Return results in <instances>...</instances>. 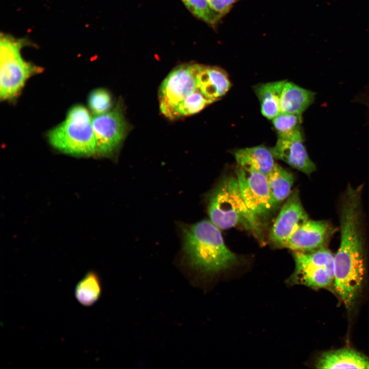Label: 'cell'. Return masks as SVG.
I'll list each match as a JSON object with an SVG mask.
<instances>
[{"mask_svg": "<svg viewBox=\"0 0 369 369\" xmlns=\"http://www.w3.org/2000/svg\"><path fill=\"white\" fill-rule=\"evenodd\" d=\"M219 229L208 220L181 226L183 251L192 266L213 274L237 263V256L225 244Z\"/></svg>", "mask_w": 369, "mask_h": 369, "instance_id": "7a4b0ae2", "label": "cell"}, {"mask_svg": "<svg viewBox=\"0 0 369 369\" xmlns=\"http://www.w3.org/2000/svg\"><path fill=\"white\" fill-rule=\"evenodd\" d=\"M50 144L57 150L77 156L96 153V141L88 111L81 105L72 107L66 119L48 134Z\"/></svg>", "mask_w": 369, "mask_h": 369, "instance_id": "277c9868", "label": "cell"}, {"mask_svg": "<svg viewBox=\"0 0 369 369\" xmlns=\"http://www.w3.org/2000/svg\"><path fill=\"white\" fill-rule=\"evenodd\" d=\"M25 40L1 34L0 39V97L14 98L20 92L26 80L41 69L26 61L20 50Z\"/></svg>", "mask_w": 369, "mask_h": 369, "instance_id": "5b68a950", "label": "cell"}, {"mask_svg": "<svg viewBox=\"0 0 369 369\" xmlns=\"http://www.w3.org/2000/svg\"><path fill=\"white\" fill-rule=\"evenodd\" d=\"M286 80L259 84L254 87V90L260 104L262 114L272 119L280 112V98Z\"/></svg>", "mask_w": 369, "mask_h": 369, "instance_id": "e0dca14e", "label": "cell"}, {"mask_svg": "<svg viewBox=\"0 0 369 369\" xmlns=\"http://www.w3.org/2000/svg\"><path fill=\"white\" fill-rule=\"evenodd\" d=\"M340 243L334 255V286L347 307L354 303L364 280L365 239L361 206L348 202L340 209Z\"/></svg>", "mask_w": 369, "mask_h": 369, "instance_id": "6da1fadb", "label": "cell"}, {"mask_svg": "<svg viewBox=\"0 0 369 369\" xmlns=\"http://www.w3.org/2000/svg\"><path fill=\"white\" fill-rule=\"evenodd\" d=\"M199 90L213 102L223 96L231 87L227 73L221 68L200 65L197 73Z\"/></svg>", "mask_w": 369, "mask_h": 369, "instance_id": "4fadbf2b", "label": "cell"}, {"mask_svg": "<svg viewBox=\"0 0 369 369\" xmlns=\"http://www.w3.org/2000/svg\"><path fill=\"white\" fill-rule=\"evenodd\" d=\"M208 212L210 220L220 229L241 224L258 231L256 217L247 206L236 177L224 178L209 194Z\"/></svg>", "mask_w": 369, "mask_h": 369, "instance_id": "3957f363", "label": "cell"}, {"mask_svg": "<svg viewBox=\"0 0 369 369\" xmlns=\"http://www.w3.org/2000/svg\"><path fill=\"white\" fill-rule=\"evenodd\" d=\"M213 102L197 90L186 98L174 110L171 118L195 114Z\"/></svg>", "mask_w": 369, "mask_h": 369, "instance_id": "44dd1931", "label": "cell"}, {"mask_svg": "<svg viewBox=\"0 0 369 369\" xmlns=\"http://www.w3.org/2000/svg\"><path fill=\"white\" fill-rule=\"evenodd\" d=\"M88 105L95 115L106 113L112 108V97L110 93L102 88L92 91L88 98Z\"/></svg>", "mask_w": 369, "mask_h": 369, "instance_id": "603a6c76", "label": "cell"}, {"mask_svg": "<svg viewBox=\"0 0 369 369\" xmlns=\"http://www.w3.org/2000/svg\"><path fill=\"white\" fill-rule=\"evenodd\" d=\"M316 367L369 369V358L353 349H339L321 355L317 360Z\"/></svg>", "mask_w": 369, "mask_h": 369, "instance_id": "9a60e30c", "label": "cell"}, {"mask_svg": "<svg viewBox=\"0 0 369 369\" xmlns=\"http://www.w3.org/2000/svg\"><path fill=\"white\" fill-rule=\"evenodd\" d=\"M272 120L278 137L290 139H303L301 124L302 115L280 112Z\"/></svg>", "mask_w": 369, "mask_h": 369, "instance_id": "d6986e66", "label": "cell"}, {"mask_svg": "<svg viewBox=\"0 0 369 369\" xmlns=\"http://www.w3.org/2000/svg\"><path fill=\"white\" fill-rule=\"evenodd\" d=\"M334 229L325 220H308L288 238L283 248L309 252L325 248Z\"/></svg>", "mask_w": 369, "mask_h": 369, "instance_id": "8fae6325", "label": "cell"}, {"mask_svg": "<svg viewBox=\"0 0 369 369\" xmlns=\"http://www.w3.org/2000/svg\"><path fill=\"white\" fill-rule=\"evenodd\" d=\"M101 291L98 275L93 271H90L77 283L74 294L80 304L84 306H90L98 300Z\"/></svg>", "mask_w": 369, "mask_h": 369, "instance_id": "ffe728a7", "label": "cell"}, {"mask_svg": "<svg viewBox=\"0 0 369 369\" xmlns=\"http://www.w3.org/2000/svg\"><path fill=\"white\" fill-rule=\"evenodd\" d=\"M303 142V139L290 140L278 137L275 146L270 149L275 158L310 175L316 171V167L310 159Z\"/></svg>", "mask_w": 369, "mask_h": 369, "instance_id": "7c38bea8", "label": "cell"}, {"mask_svg": "<svg viewBox=\"0 0 369 369\" xmlns=\"http://www.w3.org/2000/svg\"><path fill=\"white\" fill-rule=\"evenodd\" d=\"M315 93L286 81L281 95L280 112L302 115L313 102Z\"/></svg>", "mask_w": 369, "mask_h": 369, "instance_id": "2e32d148", "label": "cell"}, {"mask_svg": "<svg viewBox=\"0 0 369 369\" xmlns=\"http://www.w3.org/2000/svg\"><path fill=\"white\" fill-rule=\"evenodd\" d=\"M238 167L250 172L268 175L276 163L270 149L261 145L240 149L234 152Z\"/></svg>", "mask_w": 369, "mask_h": 369, "instance_id": "5bb4252c", "label": "cell"}, {"mask_svg": "<svg viewBox=\"0 0 369 369\" xmlns=\"http://www.w3.org/2000/svg\"><path fill=\"white\" fill-rule=\"evenodd\" d=\"M211 9L222 17L228 13L239 0H207Z\"/></svg>", "mask_w": 369, "mask_h": 369, "instance_id": "cb8c5ba5", "label": "cell"}, {"mask_svg": "<svg viewBox=\"0 0 369 369\" xmlns=\"http://www.w3.org/2000/svg\"><path fill=\"white\" fill-rule=\"evenodd\" d=\"M266 177L273 201L276 205L290 195L294 180V176L289 171L276 163Z\"/></svg>", "mask_w": 369, "mask_h": 369, "instance_id": "ac0fdd59", "label": "cell"}, {"mask_svg": "<svg viewBox=\"0 0 369 369\" xmlns=\"http://www.w3.org/2000/svg\"><path fill=\"white\" fill-rule=\"evenodd\" d=\"M193 15L210 25H215L222 17L213 11L207 0H181Z\"/></svg>", "mask_w": 369, "mask_h": 369, "instance_id": "7402d4cb", "label": "cell"}, {"mask_svg": "<svg viewBox=\"0 0 369 369\" xmlns=\"http://www.w3.org/2000/svg\"><path fill=\"white\" fill-rule=\"evenodd\" d=\"M199 64H184L173 69L159 89L160 109L171 118L176 108L186 98L199 90L197 73Z\"/></svg>", "mask_w": 369, "mask_h": 369, "instance_id": "52a82bcc", "label": "cell"}, {"mask_svg": "<svg viewBox=\"0 0 369 369\" xmlns=\"http://www.w3.org/2000/svg\"><path fill=\"white\" fill-rule=\"evenodd\" d=\"M92 124L96 141L95 155L105 157L114 155L128 129L120 105L106 113L95 115Z\"/></svg>", "mask_w": 369, "mask_h": 369, "instance_id": "ba28073f", "label": "cell"}, {"mask_svg": "<svg viewBox=\"0 0 369 369\" xmlns=\"http://www.w3.org/2000/svg\"><path fill=\"white\" fill-rule=\"evenodd\" d=\"M242 196L256 216L270 212L276 206L270 190L266 175L246 171L239 167L235 171Z\"/></svg>", "mask_w": 369, "mask_h": 369, "instance_id": "9c48e42d", "label": "cell"}, {"mask_svg": "<svg viewBox=\"0 0 369 369\" xmlns=\"http://www.w3.org/2000/svg\"><path fill=\"white\" fill-rule=\"evenodd\" d=\"M295 270L288 279L299 284L320 289L334 284V255L325 248L309 252H294Z\"/></svg>", "mask_w": 369, "mask_h": 369, "instance_id": "8992f818", "label": "cell"}, {"mask_svg": "<svg viewBox=\"0 0 369 369\" xmlns=\"http://www.w3.org/2000/svg\"><path fill=\"white\" fill-rule=\"evenodd\" d=\"M308 220L299 192L295 191L289 195L273 225L271 240L276 246L283 248L291 235Z\"/></svg>", "mask_w": 369, "mask_h": 369, "instance_id": "30bf717a", "label": "cell"}]
</instances>
